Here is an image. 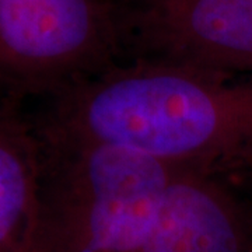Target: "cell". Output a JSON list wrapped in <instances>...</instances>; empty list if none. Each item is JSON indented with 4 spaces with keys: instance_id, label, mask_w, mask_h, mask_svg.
<instances>
[{
    "instance_id": "obj_6",
    "label": "cell",
    "mask_w": 252,
    "mask_h": 252,
    "mask_svg": "<svg viewBox=\"0 0 252 252\" xmlns=\"http://www.w3.org/2000/svg\"><path fill=\"white\" fill-rule=\"evenodd\" d=\"M42 146L34 118L0 99V252H23L35 217Z\"/></svg>"
},
{
    "instance_id": "obj_7",
    "label": "cell",
    "mask_w": 252,
    "mask_h": 252,
    "mask_svg": "<svg viewBox=\"0 0 252 252\" xmlns=\"http://www.w3.org/2000/svg\"><path fill=\"white\" fill-rule=\"evenodd\" d=\"M215 174L234 189L235 193L252 212V152Z\"/></svg>"
},
{
    "instance_id": "obj_4",
    "label": "cell",
    "mask_w": 252,
    "mask_h": 252,
    "mask_svg": "<svg viewBox=\"0 0 252 252\" xmlns=\"http://www.w3.org/2000/svg\"><path fill=\"white\" fill-rule=\"evenodd\" d=\"M124 61L252 74V0L118 3Z\"/></svg>"
},
{
    "instance_id": "obj_3",
    "label": "cell",
    "mask_w": 252,
    "mask_h": 252,
    "mask_svg": "<svg viewBox=\"0 0 252 252\" xmlns=\"http://www.w3.org/2000/svg\"><path fill=\"white\" fill-rule=\"evenodd\" d=\"M122 61L115 0H0V99H48Z\"/></svg>"
},
{
    "instance_id": "obj_2",
    "label": "cell",
    "mask_w": 252,
    "mask_h": 252,
    "mask_svg": "<svg viewBox=\"0 0 252 252\" xmlns=\"http://www.w3.org/2000/svg\"><path fill=\"white\" fill-rule=\"evenodd\" d=\"M39 135L42 171L23 252H142L171 171L144 156Z\"/></svg>"
},
{
    "instance_id": "obj_5",
    "label": "cell",
    "mask_w": 252,
    "mask_h": 252,
    "mask_svg": "<svg viewBox=\"0 0 252 252\" xmlns=\"http://www.w3.org/2000/svg\"><path fill=\"white\" fill-rule=\"evenodd\" d=\"M252 212L221 177L172 170L142 252H251Z\"/></svg>"
},
{
    "instance_id": "obj_9",
    "label": "cell",
    "mask_w": 252,
    "mask_h": 252,
    "mask_svg": "<svg viewBox=\"0 0 252 252\" xmlns=\"http://www.w3.org/2000/svg\"><path fill=\"white\" fill-rule=\"evenodd\" d=\"M251 252H252V248H251Z\"/></svg>"
},
{
    "instance_id": "obj_1",
    "label": "cell",
    "mask_w": 252,
    "mask_h": 252,
    "mask_svg": "<svg viewBox=\"0 0 252 252\" xmlns=\"http://www.w3.org/2000/svg\"><path fill=\"white\" fill-rule=\"evenodd\" d=\"M41 135L217 172L252 152V74L122 61L45 99Z\"/></svg>"
},
{
    "instance_id": "obj_8",
    "label": "cell",
    "mask_w": 252,
    "mask_h": 252,
    "mask_svg": "<svg viewBox=\"0 0 252 252\" xmlns=\"http://www.w3.org/2000/svg\"><path fill=\"white\" fill-rule=\"evenodd\" d=\"M118 3H129V1H136V0H115Z\"/></svg>"
}]
</instances>
